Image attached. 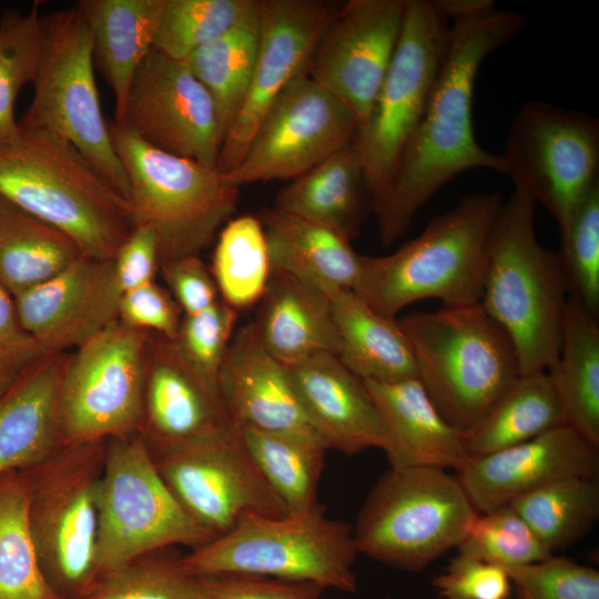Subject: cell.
<instances>
[{
	"label": "cell",
	"mask_w": 599,
	"mask_h": 599,
	"mask_svg": "<svg viewBox=\"0 0 599 599\" xmlns=\"http://www.w3.org/2000/svg\"><path fill=\"white\" fill-rule=\"evenodd\" d=\"M447 6L450 34L444 61L377 214L383 246L404 235L417 212L458 174L479 167L502 173L500 155L476 140L474 89L484 60L514 40L527 19L490 0H447Z\"/></svg>",
	"instance_id": "cell-1"
},
{
	"label": "cell",
	"mask_w": 599,
	"mask_h": 599,
	"mask_svg": "<svg viewBox=\"0 0 599 599\" xmlns=\"http://www.w3.org/2000/svg\"><path fill=\"white\" fill-rule=\"evenodd\" d=\"M0 196L65 233L88 257L113 260L134 227L128 201L77 148L21 124L0 143Z\"/></svg>",
	"instance_id": "cell-2"
},
{
	"label": "cell",
	"mask_w": 599,
	"mask_h": 599,
	"mask_svg": "<svg viewBox=\"0 0 599 599\" xmlns=\"http://www.w3.org/2000/svg\"><path fill=\"white\" fill-rule=\"evenodd\" d=\"M536 206L519 189L502 202L488 237L480 300L509 337L520 375L555 366L569 298L557 253L537 238Z\"/></svg>",
	"instance_id": "cell-3"
},
{
	"label": "cell",
	"mask_w": 599,
	"mask_h": 599,
	"mask_svg": "<svg viewBox=\"0 0 599 599\" xmlns=\"http://www.w3.org/2000/svg\"><path fill=\"white\" fill-rule=\"evenodd\" d=\"M502 202L498 191L473 193L394 253L362 255L353 291L390 318L420 300L437 298L444 306L480 303L488 237Z\"/></svg>",
	"instance_id": "cell-4"
},
{
	"label": "cell",
	"mask_w": 599,
	"mask_h": 599,
	"mask_svg": "<svg viewBox=\"0 0 599 599\" xmlns=\"http://www.w3.org/2000/svg\"><path fill=\"white\" fill-rule=\"evenodd\" d=\"M398 321L417 378L439 414L461 432L480 420L520 375L509 337L480 303L412 312Z\"/></svg>",
	"instance_id": "cell-5"
},
{
	"label": "cell",
	"mask_w": 599,
	"mask_h": 599,
	"mask_svg": "<svg viewBox=\"0 0 599 599\" xmlns=\"http://www.w3.org/2000/svg\"><path fill=\"white\" fill-rule=\"evenodd\" d=\"M106 439L62 445L22 470L42 573L60 599H83L99 578L98 496Z\"/></svg>",
	"instance_id": "cell-6"
},
{
	"label": "cell",
	"mask_w": 599,
	"mask_h": 599,
	"mask_svg": "<svg viewBox=\"0 0 599 599\" xmlns=\"http://www.w3.org/2000/svg\"><path fill=\"white\" fill-rule=\"evenodd\" d=\"M358 555L353 526L327 518L321 508L302 515L247 516L181 561L199 577L252 575L355 593Z\"/></svg>",
	"instance_id": "cell-7"
},
{
	"label": "cell",
	"mask_w": 599,
	"mask_h": 599,
	"mask_svg": "<svg viewBox=\"0 0 599 599\" xmlns=\"http://www.w3.org/2000/svg\"><path fill=\"white\" fill-rule=\"evenodd\" d=\"M477 515L457 477L444 469L389 468L365 499L354 539L359 554L418 572L458 547Z\"/></svg>",
	"instance_id": "cell-8"
},
{
	"label": "cell",
	"mask_w": 599,
	"mask_h": 599,
	"mask_svg": "<svg viewBox=\"0 0 599 599\" xmlns=\"http://www.w3.org/2000/svg\"><path fill=\"white\" fill-rule=\"evenodd\" d=\"M110 133L128 175L134 225L154 232L161 262L199 255L235 212L238 189L217 166L160 151L125 126L113 123Z\"/></svg>",
	"instance_id": "cell-9"
},
{
	"label": "cell",
	"mask_w": 599,
	"mask_h": 599,
	"mask_svg": "<svg viewBox=\"0 0 599 599\" xmlns=\"http://www.w3.org/2000/svg\"><path fill=\"white\" fill-rule=\"evenodd\" d=\"M450 34L447 0H407L402 33L369 114L358 125L359 150L373 212L393 185L444 61Z\"/></svg>",
	"instance_id": "cell-10"
},
{
	"label": "cell",
	"mask_w": 599,
	"mask_h": 599,
	"mask_svg": "<svg viewBox=\"0 0 599 599\" xmlns=\"http://www.w3.org/2000/svg\"><path fill=\"white\" fill-rule=\"evenodd\" d=\"M43 49L21 125L77 148L129 203V180L100 105L89 26L74 6L42 16Z\"/></svg>",
	"instance_id": "cell-11"
},
{
	"label": "cell",
	"mask_w": 599,
	"mask_h": 599,
	"mask_svg": "<svg viewBox=\"0 0 599 599\" xmlns=\"http://www.w3.org/2000/svg\"><path fill=\"white\" fill-rule=\"evenodd\" d=\"M98 506L99 576L152 551L213 539L173 496L140 433L106 439Z\"/></svg>",
	"instance_id": "cell-12"
},
{
	"label": "cell",
	"mask_w": 599,
	"mask_h": 599,
	"mask_svg": "<svg viewBox=\"0 0 599 599\" xmlns=\"http://www.w3.org/2000/svg\"><path fill=\"white\" fill-rule=\"evenodd\" d=\"M502 173L552 215L559 229L599 184V121L544 101L525 103L511 122Z\"/></svg>",
	"instance_id": "cell-13"
},
{
	"label": "cell",
	"mask_w": 599,
	"mask_h": 599,
	"mask_svg": "<svg viewBox=\"0 0 599 599\" xmlns=\"http://www.w3.org/2000/svg\"><path fill=\"white\" fill-rule=\"evenodd\" d=\"M148 338L118 319L68 355L59 393L62 445L140 433Z\"/></svg>",
	"instance_id": "cell-14"
},
{
	"label": "cell",
	"mask_w": 599,
	"mask_h": 599,
	"mask_svg": "<svg viewBox=\"0 0 599 599\" xmlns=\"http://www.w3.org/2000/svg\"><path fill=\"white\" fill-rule=\"evenodd\" d=\"M151 455L173 496L212 538L247 516L287 515L234 425Z\"/></svg>",
	"instance_id": "cell-15"
},
{
	"label": "cell",
	"mask_w": 599,
	"mask_h": 599,
	"mask_svg": "<svg viewBox=\"0 0 599 599\" xmlns=\"http://www.w3.org/2000/svg\"><path fill=\"white\" fill-rule=\"evenodd\" d=\"M357 129L353 112L304 73L276 98L241 162L223 175L237 189L250 183L293 180L352 142Z\"/></svg>",
	"instance_id": "cell-16"
},
{
	"label": "cell",
	"mask_w": 599,
	"mask_h": 599,
	"mask_svg": "<svg viewBox=\"0 0 599 599\" xmlns=\"http://www.w3.org/2000/svg\"><path fill=\"white\" fill-rule=\"evenodd\" d=\"M115 124L160 151L216 166L223 141L219 116L186 60L152 49L134 75Z\"/></svg>",
	"instance_id": "cell-17"
},
{
	"label": "cell",
	"mask_w": 599,
	"mask_h": 599,
	"mask_svg": "<svg viewBox=\"0 0 599 599\" xmlns=\"http://www.w3.org/2000/svg\"><path fill=\"white\" fill-rule=\"evenodd\" d=\"M407 0H349L323 31L306 74L337 97L362 124L396 50Z\"/></svg>",
	"instance_id": "cell-18"
},
{
	"label": "cell",
	"mask_w": 599,
	"mask_h": 599,
	"mask_svg": "<svg viewBox=\"0 0 599 599\" xmlns=\"http://www.w3.org/2000/svg\"><path fill=\"white\" fill-rule=\"evenodd\" d=\"M318 0H260L261 30L256 61L245 100L222 141L216 166L232 171L266 111L300 75L335 13Z\"/></svg>",
	"instance_id": "cell-19"
},
{
	"label": "cell",
	"mask_w": 599,
	"mask_h": 599,
	"mask_svg": "<svg viewBox=\"0 0 599 599\" xmlns=\"http://www.w3.org/2000/svg\"><path fill=\"white\" fill-rule=\"evenodd\" d=\"M113 260L82 256L14 298L23 329L47 355L77 349L119 319Z\"/></svg>",
	"instance_id": "cell-20"
},
{
	"label": "cell",
	"mask_w": 599,
	"mask_h": 599,
	"mask_svg": "<svg viewBox=\"0 0 599 599\" xmlns=\"http://www.w3.org/2000/svg\"><path fill=\"white\" fill-rule=\"evenodd\" d=\"M598 470V447L564 425L528 441L470 457L456 477L477 512L484 514L556 480L597 478Z\"/></svg>",
	"instance_id": "cell-21"
},
{
	"label": "cell",
	"mask_w": 599,
	"mask_h": 599,
	"mask_svg": "<svg viewBox=\"0 0 599 599\" xmlns=\"http://www.w3.org/2000/svg\"><path fill=\"white\" fill-rule=\"evenodd\" d=\"M231 425L220 394L193 370L174 341L149 332L140 434L151 454Z\"/></svg>",
	"instance_id": "cell-22"
},
{
	"label": "cell",
	"mask_w": 599,
	"mask_h": 599,
	"mask_svg": "<svg viewBox=\"0 0 599 599\" xmlns=\"http://www.w3.org/2000/svg\"><path fill=\"white\" fill-rule=\"evenodd\" d=\"M217 386L224 408L237 428L319 439L303 409L290 367L264 348L253 323L233 335Z\"/></svg>",
	"instance_id": "cell-23"
},
{
	"label": "cell",
	"mask_w": 599,
	"mask_h": 599,
	"mask_svg": "<svg viewBox=\"0 0 599 599\" xmlns=\"http://www.w3.org/2000/svg\"><path fill=\"white\" fill-rule=\"evenodd\" d=\"M306 417L328 449L355 455L383 449L384 429L365 382L334 354L290 367Z\"/></svg>",
	"instance_id": "cell-24"
},
{
	"label": "cell",
	"mask_w": 599,
	"mask_h": 599,
	"mask_svg": "<svg viewBox=\"0 0 599 599\" xmlns=\"http://www.w3.org/2000/svg\"><path fill=\"white\" fill-rule=\"evenodd\" d=\"M385 435L389 468L430 467L460 470L469 460L464 432L436 409L419 379L364 380Z\"/></svg>",
	"instance_id": "cell-25"
},
{
	"label": "cell",
	"mask_w": 599,
	"mask_h": 599,
	"mask_svg": "<svg viewBox=\"0 0 599 599\" xmlns=\"http://www.w3.org/2000/svg\"><path fill=\"white\" fill-rule=\"evenodd\" d=\"M252 323L264 348L287 367L339 353L327 292L314 282L272 272Z\"/></svg>",
	"instance_id": "cell-26"
},
{
	"label": "cell",
	"mask_w": 599,
	"mask_h": 599,
	"mask_svg": "<svg viewBox=\"0 0 599 599\" xmlns=\"http://www.w3.org/2000/svg\"><path fill=\"white\" fill-rule=\"evenodd\" d=\"M65 353L29 367L0 399V475L26 470L62 446L59 393Z\"/></svg>",
	"instance_id": "cell-27"
},
{
	"label": "cell",
	"mask_w": 599,
	"mask_h": 599,
	"mask_svg": "<svg viewBox=\"0 0 599 599\" xmlns=\"http://www.w3.org/2000/svg\"><path fill=\"white\" fill-rule=\"evenodd\" d=\"M273 207L355 238L373 212L355 140L294 177L278 192Z\"/></svg>",
	"instance_id": "cell-28"
},
{
	"label": "cell",
	"mask_w": 599,
	"mask_h": 599,
	"mask_svg": "<svg viewBox=\"0 0 599 599\" xmlns=\"http://www.w3.org/2000/svg\"><path fill=\"white\" fill-rule=\"evenodd\" d=\"M339 338V361L363 380L417 377L410 343L399 321L369 307L353 290L323 286Z\"/></svg>",
	"instance_id": "cell-29"
},
{
	"label": "cell",
	"mask_w": 599,
	"mask_h": 599,
	"mask_svg": "<svg viewBox=\"0 0 599 599\" xmlns=\"http://www.w3.org/2000/svg\"><path fill=\"white\" fill-rule=\"evenodd\" d=\"M162 0H80L75 7L91 33L93 60L112 89L115 121L122 119L134 75L153 49Z\"/></svg>",
	"instance_id": "cell-30"
},
{
	"label": "cell",
	"mask_w": 599,
	"mask_h": 599,
	"mask_svg": "<svg viewBox=\"0 0 599 599\" xmlns=\"http://www.w3.org/2000/svg\"><path fill=\"white\" fill-rule=\"evenodd\" d=\"M260 220L272 272L287 273L321 286L355 288L362 255L349 240L275 207L265 209Z\"/></svg>",
	"instance_id": "cell-31"
},
{
	"label": "cell",
	"mask_w": 599,
	"mask_h": 599,
	"mask_svg": "<svg viewBox=\"0 0 599 599\" xmlns=\"http://www.w3.org/2000/svg\"><path fill=\"white\" fill-rule=\"evenodd\" d=\"M547 373L566 425L599 447V323L571 297L565 308L558 359Z\"/></svg>",
	"instance_id": "cell-32"
},
{
	"label": "cell",
	"mask_w": 599,
	"mask_h": 599,
	"mask_svg": "<svg viewBox=\"0 0 599 599\" xmlns=\"http://www.w3.org/2000/svg\"><path fill=\"white\" fill-rule=\"evenodd\" d=\"M82 256L65 233L0 196V283L13 297Z\"/></svg>",
	"instance_id": "cell-33"
},
{
	"label": "cell",
	"mask_w": 599,
	"mask_h": 599,
	"mask_svg": "<svg viewBox=\"0 0 599 599\" xmlns=\"http://www.w3.org/2000/svg\"><path fill=\"white\" fill-rule=\"evenodd\" d=\"M564 425V413L549 374H522L480 420L464 432L465 444L469 457H479Z\"/></svg>",
	"instance_id": "cell-34"
},
{
	"label": "cell",
	"mask_w": 599,
	"mask_h": 599,
	"mask_svg": "<svg viewBox=\"0 0 599 599\" xmlns=\"http://www.w3.org/2000/svg\"><path fill=\"white\" fill-rule=\"evenodd\" d=\"M238 430L257 469L287 514L321 509L317 490L327 448L319 439L247 427Z\"/></svg>",
	"instance_id": "cell-35"
},
{
	"label": "cell",
	"mask_w": 599,
	"mask_h": 599,
	"mask_svg": "<svg viewBox=\"0 0 599 599\" xmlns=\"http://www.w3.org/2000/svg\"><path fill=\"white\" fill-rule=\"evenodd\" d=\"M261 30L260 0L223 35L187 57L192 72L210 93L223 139L247 94Z\"/></svg>",
	"instance_id": "cell-36"
},
{
	"label": "cell",
	"mask_w": 599,
	"mask_h": 599,
	"mask_svg": "<svg viewBox=\"0 0 599 599\" xmlns=\"http://www.w3.org/2000/svg\"><path fill=\"white\" fill-rule=\"evenodd\" d=\"M509 506L554 555L578 541L599 517L596 478L570 477L527 493Z\"/></svg>",
	"instance_id": "cell-37"
},
{
	"label": "cell",
	"mask_w": 599,
	"mask_h": 599,
	"mask_svg": "<svg viewBox=\"0 0 599 599\" xmlns=\"http://www.w3.org/2000/svg\"><path fill=\"white\" fill-rule=\"evenodd\" d=\"M0 599H60L40 568L26 480L18 470L0 475Z\"/></svg>",
	"instance_id": "cell-38"
},
{
	"label": "cell",
	"mask_w": 599,
	"mask_h": 599,
	"mask_svg": "<svg viewBox=\"0 0 599 599\" xmlns=\"http://www.w3.org/2000/svg\"><path fill=\"white\" fill-rule=\"evenodd\" d=\"M210 271L220 298L235 311L260 303L272 273L260 217L245 214L225 223Z\"/></svg>",
	"instance_id": "cell-39"
},
{
	"label": "cell",
	"mask_w": 599,
	"mask_h": 599,
	"mask_svg": "<svg viewBox=\"0 0 599 599\" xmlns=\"http://www.w3.org/2000/svg\"><path fill=\"white\" fill-rule=\"evenodd\" d=\"M39 2L27 12L6 9L0 16V143L13 140L20 123L14 105L20 90L32 83L43 49Z\"/></svg>",
	"instance_id": "cell-40"
},
{
	"label": "cell",
	"mask_w": 599,
	"mask_h": 599,
	"mask_svg": "<svg viewBox=\"0 0 599 599\" xmlns=\"http://www.w3.org/2000/svg\"><path fill=\"white\" fill-rule=\"evenodd\" d=\"M166 549L136 557L101 573L83 599H200L201 577Z\"/></svg>",
	"instance_id": "cell-41"
},
{
	"label": "cell",
	"mask_w": 599,
	"mask_h": 599,
	"mask_svg": "<svg viewBox=\"0 0 599 599\" xmlns=\"http://www.w3.org/2000/svg\"><path fill=\"white\" fill-rule=\"evenodd\" d=\"M254 0H162L153 49L185 60L229 31Z\"/></svg>",
	"instance_id": "cell-42"
},
{
	"label": "cell",
	"mask_w": 599,
	"mask_h": 599,
	"mask_svg": "<svg viewBox=\"0 0 599 599\" xmlns=\"http://www.w3.org/2000/svg\"><path fill=\"white\" fill-rule=\"evenodd\" d=\"M557 253L569 297L599 316V184L559 229Z\"/></svg>",
	"instance_id": "cell-43"
},
{
	"label": "cell",
	"mask_w": 599,
	"mask_h": 599,
	"mask_svg": "<svg viewBox=\"0 0 599 599\" xmlns=\"http://www.w3.org/2000/svg\"><path fill=\"white\" fill-rule=\"evenodd\" d=\"M457 548L459 555L504 568L531 565L552 556L509 505L478 514Z\"/></svg>",
	"instance_id": "cell-44"
},
{
	"label": "cell",
	"mask_w": 599,
	"mask_h": 599,
	"mask_svg": "<svg viewBox=\"0 0 599 599\" xmlns=\"http://www.w3.org/2000/svg\"><path fill=\"white\" fill-rule=\"evenodd\" d=\"M236 319L237 311L220 300L201 313L183 315L173 339L193 370L219 394V374Z\"/></svg>",
	"instance_id": "cell-45"
},
{
	"label": "cell",
	"mask_w": 599,
	"mask_h": 599,
	"mask_svg": "<svg viewBox=\"0 0 599 599\" xmlns=\"http://www.w3.org/2000/svg\"><path fill=\"white\" fill-rule=\"evenodd\" d=\"M505 569L516 599H599V571L567 558Z\"/></svg>",
	"instance_id": "cell-46"
},
{
	"label": "cell",
	"mask_w": 599,
	"mask_h": 599,
	"mask_svg": "<svg viewBox=\"0 0 599 599\" xmlns=\"http://www.w3.org/2000/svg\"><path fill=\"white\" fill-rule=\"evenodd\" d=\"M433 586L443 599H507L511 592L504 567L459 554L434 577Z\"/></svg>",
	"instance_id": "cell-47"
},
{
	"label": "cell",
	"mask_w": 599,
	"mask_h": 599,
	"mask_svg": "<svg viewBox=\"0 0 599 599\" xmlns=\"http://www.w3.org/2000/svg\"><path fill=\"white\" fill-rule=\"evenodd\" d=\"M200 599H322L319 585L270 577L223 573L202 576Z\"/></svg>",
	"instance_id": "cell-48"
},
{
	"label": "cell",
	"mask_w": 599,
	"mask_h": 599,
	"mask_svg": "<svg viewBox=\"0 0 599 599\" xmlns=\"http://www.w3.org/2000/svg\"><path fill=\"white\" fill-rule=\"evenodd\" d=\"M182 316L170 292L155 281L122 294L119 319L131 327L174 339Z\"/></svg>",
	"instance_id": "cell-49"
},
{
	"label": "cell",
	"mask_w": 599,
	"mask_h": 599,
	"mask_svg": "<svg viewBox=\"0 0 599 599\" xmlns=\"http://www.w3.org/2000/svg\"><path fill=\"white\" fill-rule=\"evenodd\" d=\"M160 272L183 315L201 313L221 300L212 273L199 255L163 261Z\"/></svg>",
	"instance_id": "cell-50"
},
{
	"label": "cell",
	"mask_w": 599,
	"mask_h": 599,
	"mask_svg": "<svg viewBox=\"0 0 599 599\" xmlns=\"http://www.w3.org/2000/svg\"><path fill=\"white\" fill-rule=\"evenodd\" d=\"M113 264L123 293L153 282L161 264L154 232L149 226L134 225L113 257Z\"/></svg>",
	"instance_id": "cell-51"
},
{
	"label": "cell",
	"mask_w": 599,
	"mask_h": 599,
	"mask_svg": "<svg viewBox=\"0 0 599 599\" xmlns=\"http://www.w3.org/2000/svg\"><path fill=\"white\" fill-rule=\"evenodd\" d=\"M0 349L31 366L47 354L23 329L11 293L0 283Z\"/></svg>",
	"instance_id": "cell-52"
},
{
	"label": "cell",
	"mask_w": 599,
	"mask_h": 599,
	"mask_svg": "<svg viewBox=\"0 0 599 599\" xmlns=\"http://www.w3.org/2000/svg\"><path fill=\"white\" fill-rule=\"evenodd\" d=\"M31 366L20 363L0 349V399L14 386L24 372Z\"/></svg>",
	"instance_id": "cell-53"
},
{
	"label": "cell",
	"mask_w": 599,
	"mask_h": 599,
	"mask_svg": "<svg viewBox=\"0 0 599 599\" xmlns=\"http://www.w3.org/2000/svg\"><path fill=\"white\" fill-rule=\"evenodd\" d=\"M378 599H394L392 597H382V598H378Z\"/></svg>",
	"instance_id": "cell-54"
}]
</instances>
